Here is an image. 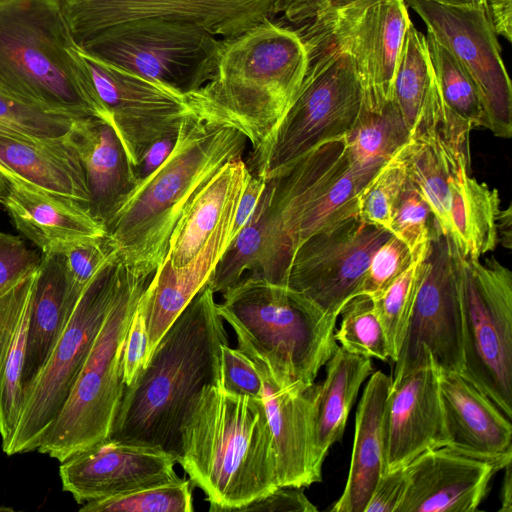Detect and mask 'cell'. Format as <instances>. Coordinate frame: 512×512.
I'll use <instances>...</instances> for the list:
<instances>
[{
    "mask_svg": "<svg viewBox=\"0 0 512 512\" xmlns=\"http://www.w3.org/2000/svg\"><path fill=\"white\" fill-rule=\"evenodd\" d=\"M214 295L204 286L162 336L125 387L109 438L160 448L176 459L195 397L220 383V350L229 339Z\"/></svg>",
    "mask_w": 512,
    "mask_h": 512,
    "instance_id": "obj_1",
    "label": "cell"
},
{
    "mask_svg": "<svg viewBox=\"0 0 512 512\" xmlns=\"http://www.w3.org/2000/svg\"><path fill=\"white\" fill-rule=\"evenodd\" d=\"M248 143L230 122L194 109L168 158L135 183L107 221L106 235L117 257L137 273L153 274L194 194L223 165L242 157Z\"/></svg>",
    "mask_w": 512,
    "mask_h": 512,
    "instance_id": "obj_2",
    "label": "cell"
},
{
    "mask_svg": "<svg viewBox=\"0 0 512 512\" xmlns=\"http://www.w3.org/2000/svg\"><path fill=\"white\" fill-rule=\"evenodd\" d=\"M176 462L212 512L240 511L273 492L279 486L262 398L204 387L182 424Z\"/></svg>",
    "mask_w": 512,
    "mask_h": 512,
    "instance_id": "obj_3",
    "label": "cell"
},
{
    "mask_svg": "<svg viewBox=\"0 0 512 512\" xmlns=\"http://www.w3.org/2000/svg\"><path fill=\"white\" fill-rule=\"evenodd\" d=\"M306 68L307 52L294 28L266 19L223 38L212 78L188 96L194 109L240 129L253 151L285 114Z\"/></svg>",
    "mask_w": 512,
    "mask_h": 512,
    "instance_id": "obj_4",
    "label": "cell"
},
{
    "mask_svg": "<svg viewBox=\"0 0 512 512\" xmlns=\"http://www.w3.org/2000/svg\"><path fill=\"white\" fill-rule=\"evenodd\" d=\"M0 93L109 122L56 0H0Z\"/></svg>",
    "mask_w": 512,
    "mask_h": 512,
    "instance_id": "obj_5",
    "label": "cell"
},
{
    "mask_svg": "<svg viewBox=\"0 0 512 512\" xmlns=\"http://www.w3.org/2000/svg\"><path fill=\"white\" fill-rule=\"evenodd\" d=\"M217 309L234 330L238 348L259 358L277 385L303 391L338 344L336 316L281 285L248 274L222 293Z\"/></svg>",
    "mask_w": 512,
    "mask_h": 512,
    "instance_id": "obj_6",
    "label": "cell"
},
{
    "mask_svg": "<svg viewBox=\"0 0 512 512\" xmlns=\"http://www.w3.org/2000/svg\"><path fill=\"white\" fill-rule=\"evenodd\" d=\"M294 30L307 52L303 81L276 127L246 162L252 174L265 180L279 176L317 146L345 137L363 108L350 52L300 26Z\"/></svg>",
    "mask_w": 512,
    "mask_h": 512,
    "instance_id": "obj_7",
    "label": "cell"
},
{
    "mask_svg": "<svg viewBox=\"0 0 512 512\" xmlns=\"http://www.w3.org/2000/svg\"><path fill=\"white\" fill-rule=\"evenodd\" d=\"M152 275L127 266L65 404L39 440L40 453L63 462L110 437L126 387L122 364L126 334Z\"/></svg>",
    "mask_w": 512,
    "mask_h": 512,
    "instance_id": "obj_8",
    "label": "cell"
},
{
    "mask_svg": "<svg viewBox=\"0 0 512 512\" xmlns=\"http://www.w3.org/2000/svg\"><path fill=\"white\" fill-rule=\"evenodd\" d=\"M456 247V246H455ZM462 317L460 374L512 417V273L494 257L484 263L456 248Z\"/></svg>",
    "mask_w": 512,
    "mask_h": 512,
    "instance_id": "obj_9",
    "label": "cell"
},
{
    "mask_svg": "<svg viewBox=\"0 0 512 512\" xmlns=\"http://www.w3.org/2000/svg\"><path fill=\"white\" fill-rule=\"evenodd\" d=\"M221 42L195 23L149 17L112 25L80 47L120 69L190 95L212 78Z\"/></svg>",
    "mask_w": 512,
    "mask_h": 512,
    "instance_id": "obj_10",
    "label": "cell"
},
{
    "mask_svg": "<svg viewBox=\"0 0 512 512\" xmlns=\"http://www.w3.org/2000/svg\"><path fill=\"white\" fill-rule=\"evenodd\" d=\"M126 269L115 254L83 290L46 364L24 392L15 431L3 449L7 455L37 450L41 436L70 394Z\"/></svg>",
    "mask_w": 512,
    "mask_h": 512,
    "instance_id": "obj_11",
    "label": "cell"
},
{
    "mask_svg": "<svg viewBox=\"0 0 512 512\" xmlns=\"http://www.w3.org/2000/svg\"><path fill=\"white\" fill-rule=\"evenodd\" d=\"M422 280L391 376L396 381L429 362L441 372L462 369V317L456 247L435 222Z\"/></svg>",
    "mask_w": 512,
    "mask_h": 512,
    "instance_id": "obj_12",
    "label": "cell"
},
{
    "mask_svg": "<svg viewBox=\"0 0 512 512\" xmlns=\"http://www.w3.org/2000/svg\"><path fill=\"white\" fill-rule=\"evenodd\" d=\"M410 22L404 0H353L325 9L299 26L350 52L362 87L363 109L378 112L392 99L396 65Z\"/></svg>",
    "mask_w": 512,
    "mask_h": 512,
    "instance_id": "obj_13",
    "label": "cell"
},
{
    "mask_svg": "<svg viewBox=\"0 0 512 512\" xmlns=\"http://www.w3.org/2000/svg\"><path fill=\"white\" fill-rule=\"evenodd\" d=\"M391 236L358 215L325 226L297 247L285 285L324 313L338 317L357 295L374 252Z\"/></svg>",
    "mask_w": 512,
    "mask_h": 512,
    "instance_id": "obj_14",
    "label": "cell"
},
{
    "mask_svg": "<svg viewBox=\"0 0 512 512\" xmlns=\"http://www.w3.org/2000/svg\"><path fill=\"white\" fill-rule=\"evenodd\" d=\"M423 20L427 33L458 60L474 83L483 127L500 138L512 136V87L501 46L485 9L460 8L428 0H404Z\"/></svg>",
    "mask_w": 512,
    "mask_h": 512,
    "instance_id": "obj_15",
    "label": "cell"
},
{
    "mask_svg": "<svg viewBox=\"0 0 512 512\" xmlns=\"http://www.w3.org/2000/svg\"><path fill=\"white\" fill-rule=\"evenodd\" d=\"M80 55L133 167L153 142L179 129L194 112L188 95L104 62L81 47Z\"/></svg>",
    "mask_w": 512,
    "mask_h": 512,
    "instance_id": "obj_16",
    "label": "cell"
},
{
    "mask_svg": "<svg viewBox=\"0 0 512 512\" xmlns=\"http://www.w3.org/2000/svg\"><path fill=\"white\" fill-rule=\"evenodd\" d=\"M349 164L343 137L317 146L282 174L267 180L262 195L266 253L258 276L285 285L301 222Z\"/></svg>",
    "mask_w": 512,
    "mask_h": 512,
    "instance_id": "obj_17",
    "label": "cell"
},
{
    "mask_svg": "<svg viewBox=\"0 0 512 512\" xmlns=\"http://www.w3.org/2000/svg\"><path fill=\"white\" fill-rule=\"evenodd\" d=\"M275 1L56 0L79 46L112 25L149 17L192 22L215 36L231 37L270 19Z\"/></svg>",
    "mask_w": 512,
    "mask_h": 512,
    "instance_id": "obj_18",
    "label": "cell"
},
{
    "mask_svg": "<svg viewBox=\"0 0 512 512\" xmlns=\"http://www.w3.org/2000/svg\"><path fill=\"white\" fill-rule=\"evenodd\" d=\"M175 463L160 448L107 438L61 462L59 474L63 490L83 504L174 481Z\"/></svg>",
    "mask_w": 512,
    "mask_h": 512,
    "instance_id": "obj_19",
    "label": "cell"
},
{
    "mask_svg": "<svg viewBox=\"0 0 512 512\" xmlns=\"http://www.w3.org/2000/svg\"><path fill=\"white\" fill-rule=\"evenodd\" d=\"M440 374L431 356L426 364L392 381L381 420L383 473L447 445Z\"/></svg>",
    "mask_w": 512,
    "mask_h": 512,
    "instance_id": "obj_20",
    "label": "cell"
},
{
    "mask_svg": "<svg viewBox=\"0 0 512 512\" xmlns=\"http://www.w3.org/2000/svg\"><path fill=\"white\" fill-rule=\"evenodd\" d=\"M0 204L17 231L41 254L106 235L105 226L86 205L39 188L1 165Z\"/></svg>",
    "mask_w": 512,
    "mask_h": 512,
    "instance_id": "obj_21",
    "label": "cell"
},
{
    "mask_svg": "<svg viewBox=\"0 0 512 512\" xmlns=\"http://www.w3.org/2000/svg\"><path fill=\"white\" fill-rule=\"evenodd\" d=\"M247 356L262 378L261 398L272 435L278 486L305 488L320 482L322 467L316 461L314 435L319 384L303 391L283 389L259 358Z\"/></svg>",
    "mask_w": 512,
    "mask_h": 512,
    "instance_id": "obj_22",
    "label": "cell"
},
{
    "mask_svg": "<svg viewBox=\"0 0 512 512\" xmlns=\"http://www.w3.org/2000/svg\"><path fill=\"white\" fill-rule=\"evenodd\" d=\"M405 470L407 486L397 512L477 511L501 469L443 446L423 452Z\"/></svg>",
    "mask_w": 512,
    "mask_h": 512,
    "instance_id": "obj_23",
    "label": "cell"
},
{
    "mask_svg": "<svg viewBox=\"0 0 512 512\" xmlns=\"http://www.w3.org/2000/svg\"><path fill=\"white\" fill-rule=\"evenodd\" d=\"M446 447L495 464L512 459V425L502 411L460 373L441 372Z\"/></svg>",
    "mask_w": 512,
    "mask_h": 512,
    "instance_id": "obj_24",
    "label": "cell"
},
{
    "mask_svg": "<svg viewBox=\"0 0 512 512\" xmlns=\"http://www.w3.org/2000/svg\"><path fill=\"white\" fill-rule=\"evenodd\" d=\"M235 211L220 222L188 265L175 270L165 257L153 273L138 302L148 334L149 358L171 324L207 285L218 261L231 242Z\"/></svg>",
    "mask_w": 512,
    "mask_h": 512,
    "instance_id": "obj_25",
    "label": "cell"
},
{
    "mask_svg": "<svg viewBox=\"0 0 512 512\" xmlns=\"http://www.w3.org/2000/svg\"><path fill=\"white\" fill-rule=\"evenodd\" d=\"M64 141L74 150L89 191V211L104 226L136 183L124 146L107 120L77 118Z\"/></svg>",
    "mask_w": 512,
    "mask_h": 512,
    "instance_id": "obj_26",
    "label": "cell"
},
{
    "mask_svg": "<svg viewBox=\"0 0 512 512\" xmlns=\"http://www.w3.org/2000/svg\"><path fill=\"white\" fill-rule=\"evenodd\" d=\"M0 165L39 188L89 206L83 168L64 139L28 136L0 126Z\"/></svg>",
    "mask_w": 512,
    "mask_h": 512,
    "instance_id": "obj_27",
    "label": "cell"
},
{
    "mask_svg": "<svg viewBox=\"0 0 512 512\" xmlns=\"http://www.w3.org/2000/svg\"><path fill=\"white\" fill-rule=\"evenodd\" d=\"M251 171L242 157L230 160L187 204L169 240L166 257L173 269L188 265L220 222L235 211Z\"/></svg>",
    "mask_w": 512,
    "mask_h": 512,
    "instance_id": "obj_28",
    "label": "cell"
},
{
    "mask_svg": "<svg viewBox=\"0 0 512 512\" xmlns=\"http://www.w3.org/2000/svg\"><path fill=\"white\" fill-rule=\"evenodd\" d=\"M38 269L0 294V435L2 449L8 445L15 431L22 408V372Z\"/></svg>",
    "mask_w": 512,
    "mask_h": 512,
    "instance_id": "obj_29",
    "label": "cell"
},
{
    "mask_svg": "<svg viewBox=\"0 0 512 512\" xmlns=\"http://www.w3.org/2000/svg\"><path fill=\"white\" fill-rule=\"evenodd\" d=\"M392 379L374 372L362 393L355 416V435L347 483L332 512H364L383 473L381 420Z\"/></svg>",
    "mask_w": 512,
    "mask_h": 512,
    "instance_id": "obj_30",
    "label": "cell"
},
{
    "mask_svg": "<svg viewBox=\"0 0 512 512\" xmlns=\"http://www.w3.org/2000/svg\"><path fill=\"white\" fill-rule=\"evenodd\" d=\"M71 314L61 252L41 254L22 372L23 395L46 364Z\"/></svg>",
    "mask_w": 512,
    "mask_h": 512,
    "instance_id": "obj_31",
    "label": "cell"
},
{
    "mask_svg": "<svg viewBox=\"0 0 512 512\" xmlns=\"http://www.w3.org/2000/svg\"><path fill=\"white\" fill-rule=\"evenodd\" d=\"M469 168L470 162H461L449 181V237L463 257L479 260L499 242L500 197L497 189L471 177Z\"/></svg>",
    "mask_w": 512,
    "mask_h": 512,
    "instance_id": "obj_32",
    "label": "cell"
},
{
    "mask_svg": "<svg viewBox=\"0 0 512 512\" xmlns=\"http://www.w3.org/2000/svg\"><path fill=\"white\" fill-rule=\"evenodd\" d=\"M325 365L314 424L315 457L320 467L330 447L342 438L359 389L372 374L370 357L351 353L339 345Z\"/></svg>",
    "mask_w": 512,
    "mask_h": 512,
    "instance_id": "obj_33",
    "label": "cell"
},
{
    "mask_svg": "<svg viewBox=\"0 0 512 512\" xmlns=\"http://www.w3.org/2000/svg\"><path fill=\"white\" fill-rule=\"evenodd\" d=\"M410 130L393 99L378 112L362 108L345 136L348 159L359 168H380L409 140Z\"/></svg>",
    "mask_w": 512,
    "mask_h": 512,
    "instance_id": "obj_34",
    "label": "cell"
},
{
    "mask_svg": "<svg viewBox=\"0 0 512 512\" xmlns=\"http://www.w3.org/2000/svg\"><path fill=\"white\" fill-rule=\"evenodd\" d=\"M432 79L426 36L410 22L399 53L392 93L410 133L419 119Z\"/></svg>",
    "mask_w": 512,
    "mask_h": 512,
    "instance_id": "obj_35",
    "label": "cell"
},
{
    "mask_svg": "<svg viewBox=\"0 0 512 512\" xmlns=\"http://www.w3.org/2000/svg\"><path fill=\"white\" fill-rule=\"evenodd\" d=\"M263 210L261 196L254 214L231 240L207 283L214 293L222 294L246 275L261 272L266 253Z\"/></svg>",
    "mask_w": 512,
    "mask_h": 512,
    "instance_id": "obj_36",
    "label": "cell"
},
{
    "mask_svg": "<svg viewBox=\"0 0 512 512\" xmlns=\"http://www.w3.org/2000/svg\"><path fill=\"white\" fill-rule=\"evenodd\" d=\"M426 42L434 78L444 103L473 128L483 127L481 101L469 75L452 53L428 33Z\"/></svg>",
    "mask_w": 512,
    "mask_h": 512,
    "instance_id": "obj_37",
    "label": "cell"
},
{
    "mask_svg": "<svg viewBox=\"0 0 512 512\" xmlns=\"http://www.w3.org/2000/svg\"><path fill=\"white\" fill-rule=\"evenodd\" d=\"M423 261L414 262L382 293L372 297L386 336L389 358L393 362L397 360L407 332L423 276Z\"/></svg>",
    "mask_w": 512,
    "mask_h": 512,
    "instance_id": "obj_38",
    "label": "cell"
},
{
    "mask_svg": "<svg viewBox=\"0 0 512 512\" xmlns=\"http://www.w3.org/2000/svg\"><path fill=\"white\" fill-rule=\"evenodd\" d=\"M339 315L341 322L334 338L342 348L381 361L389 359L386 336L372 297L355 295L346 302Z\"/></svg>",
    "mask_w": 512,
    "mask_h": 512,
    "instance_id": "obj_39",
    "label": "cell"
},
{
    "mask_svg": "<svg viewBox=\"0 0 512 512\" xmlns=\"http://www.w3.org/2000/svg\"><path fill=\"white\" fill-rule=\"evenodd\" d=\"M192 483L185 478L86 502L81 512H192Z\"/></svg>",
    "mask_w": 512,
    "mask_h": 512,
    "instance_id": "obj_40",
    "label": "cell"
},
{
    "mask_svg": "<svg viewBox=\"0 0 512 512\" xmlns=\"http://www.w3.org/2000/svg\"><path fill=\"white\" fill-rule=\"evenodd\" d=\"M406 183L405 166L398 151L360 191L357 197L358 217L389 231L393 207Z\"/></svg>",
    "mask_w": 512,
    "mask_h": 512,
    "instance_id": "obj_41",
    "label": "cell"
},
{
    "mask_svg": "<svg viewBox=\"0 0 512 512\" xmlns=\"http://www.w3.org/2000/svg\"><path fill=\"white\" fill-rule=\"evenodd\" d=\"M435 222L429 204L407 180L393 207L389 231L407 245L415 262L425 259Z\"/></svg>",
    "mask_w": 512,
    "mask_h": 512,
    "instance_id": "obj_42",
    "label": "cell"
},
{
    "mask_svg": "<svg viewBox=\"0 0 512 512\" xmlns=\"http://www.w3.org/2000/svg\"><path fill=\"white\" fill-rule=\"evenodd\" d=\"M77 118L0 93V126L44 139H64Z\"/></svg>",
    "mask_w": 512,
    "mask_h": 512,
    "instance_id": "obj_43",
    "label": "cell"
},
{
    "mask_svg": "<svg viewBox=\"0 0 512 512\" xmlns=\"http://www.w3.org/2000/svg\"><path fill=\"white\" fill-rule=\"evenodd\" d=\"M59 252L66 280V305L73 312L85 287L116 252L107 235L73 243Z\"/></svg>",
    "mask_w": 512,
    "mask_h": 512,
    "instance_id": "obj_44",
    "label": "cell"
},
{
    "mask_svg": "<svg viewBox=\"0 0 512 512\" xmlns=\"http://www.w3.org/2000/svg\"><path fill=\"white\" fill-rule=\"evenodd\" d=\"M414 262L407 245L392 235L374 252L357 295H379Z\"/></svg>",
    "mask_w": 512,
    "mask_h": 512,
    "instance_id": "obj_45",
    "label": "cell"
},
{
    "mask_svg": "<svg viewBox=\"0 0 512 512\" xmlns=\"http://www.w3.org/2000/svg\"><path fill=\"white\" fill-rule=\"evenodd\" d=\"M220 387L226 392L261 398L262 378L253 361L239 348L223 344L220 350Z\"/></svg>",
    "mask_w": 512,
    "mask_h": 512,
    "instance_id": "obj_46",
    "label": "cell"
},
{
    "mask_svg": "<svg viewBox=\"0 0 512 512\" xmlns=\"http://www.w3.org/2000/svg\"><path fill=\"white\" fill-rule=\"evenodd\" d=\"M41 253L31 250L15 235L0 232V294L36 271Z\"/></svg>",
    "mask_w": 512,
    "mask_h": 512,
    "instance_id": "obj_47",
    "label": "cell"
},
{
    "mask_svg": "<svg viewBox=\"0 0 512 512\" xmlns=\"http://www.w3.org/2000/svg\"><path fill=\"white\" fill-rule=\"evenodd\" d=\"M148 334L143 313L137 305L132 316L123 350V380L130 386L145 367L148 355Z\"/></svg>",
    "mask_w": 512,
    "mask_h": 512,
    "instance_id": "obj_48",
    "label": "cell"
},
{
    "mask_svg": "<svg viewBox=\"0 0 512 512\" xmlns=\"http://www.w3.org/2000/svg\"><path fill=\"white\" fill-rule=\"evenodd\" d=\"M407 486L405 466L379 478L364 512H397Z\"/></svg>",
    "mask_w": 512,
    "mask_h": 512,
    "instance_id": "obj_49",
    "label": "cell"
},
{
    "mask_svg": "<svg viewBox=\"0 0 512 512\" xmlns=\"http://www.w3.org/2000/svg\"><path fill=\"white\" fill-rule=\"evenodd\" d=\"M240 511L316 512L317 508L304 493V487L282 486Z\"/></svg>",
    "mask_w": 512,
    "mask_h": 512,
    "instance_id": "obj_50",
    "label": "cell"
},
{
    "mask_svg": "<svg viewBox=\"0 0 512 512\" xmlns=\"http://www.w3.org/2000/svg\"><path fill=\"white\" fill-rule=\"evenodd\" d=\"M179 129L167 133L148 147L137 166L133 167L136 182L150 175L168 158L177 142Z\"/></svg>",
    "mask_w": 512,
    "mask_h": 512,
    "instance_id": "obj_51",
    "label": "cell"
},
{
    "mask_svg": "<svg viewBox=\"0 0 512 512\" xmlns=\"http://www.w3.org/2000/svg\"><path fill=\"white\" fill-rule=\"evenodd\" d=\"M266 184L267 180L251 173V177L243 191L235 211L231 240L249 222L250 218L258 207Z\"/></svg>",
    "mask_w": 512,
    "mask_h": 512,
    "instance_id": "obj_52",
    "label": "cell"
},
{
    "mask_svg": "<svg viewBox=\"0 0 512 512\" xmlns=\"http://www.w3.org/2000/svg\"><path fill=\"white\" fill-rule=\"evenodd\" d=\"M321 2L322 0H276L270 19L280 15L277 22L299 25L316 15Z\"/></svg>",
    "mask_w": 512,
    "mask_h": 512,
    "instance_id": "obj_53",
    "label": "cell"
},
{
    "mask_svg": "<svg viewBox=\"0 0 512 512\" xmlns=\"http://www.w3.org/2000/svg\"><path fill=\"white\" fill-rule=\"evenodd\" d=\"M486 14L498 36L512 41V0H486Z\"/></svg>",
    "mask_w": 512,
    "mask_h": 512,
    "instance_id": "obj_54",
    "label": "cell"
},
{
    "mask_svg": "<svg viewBox=\"0 0 512 512\" xmlns=\"http://www.w3.org/2000/svg\"><path fill=\"white\" fill-rule=\"evenodd\" d=\"M511 221L512 211L509 205L505 210H500L497 220L498 241L508 249L511 248Z\"/></svg>",
    "mask_w": 512,
    "mask_h": 512,
    "instance_id": "obj_55",
    "label": "cell"
},
{
    "mask_svg": "<svg viewBox=\"0 0 512 512\" xmlns=\"http://www.w3.org/2000/svg\"><path fill=\"white\" fill-rule=\"evenodd\" d=\"M505 476L502 485L501 492V508L499 512H511L512 511V478H511V462L505 467Z\"/></svg>",
    "mask_w": 512,
    "mask_h": 512,
    "instance_id": "obj_56",
    "label": "cell"
},
{
    "mask_svg": "<svg viewBox=\"0 0 512 512\" xmlns=\"http://www.w3.org/2000/svg\"><path fill=\"white\" fill-rule=\"evenodd\" d=\"M435 3L471 9H485L486 0H428Z\"/></svg>",
    "mask_w": 512,
    "mask_h": 512,
    "instance_id": "obj_57",
    "label": "cell"
},
{
    "mask_svg": "<svg viewBox=\"0 0 512 512\" xmlns=\"http://www.w3.org/2000/svg\"><path fill=\"white\" fill-rule=\"evenodd\" d=\"M352 1L353 0H322V2L320 3V5L318 7L316 15L325 9L342 6V5L348 4Z\"/></svg>",
    "mask_w": 512,
    "mask_h": 512,
    "instance_id": "obj_58",
    "label": "cell"
}]
</instances>
